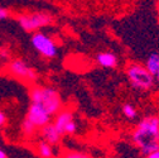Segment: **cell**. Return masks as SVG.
<instances>
[{"mask_svg": "<svg viewBox=\"0 0 159 158\" xmlns=\"http://www.w3.org/2000/svg\"><path fill=\"white\" fill-rule=\"evenodd\" d=\"M131 141L140 151V153L148 157L152 152L159 148V116H145L135 127Z\"/></svg>", "mask_w": 159, "mask_h": 158, "instance_id": "1", "label": "cell"}, {"mask_svg": "<svg viewBox=\"0 0 159 158\" xmlns=\"http://www.w3.org/2000/svg\"><path fill=\"white\" fill-rule=\"evenodd\" d=\"M30 101L41 103L52 114L56 115L62 109V100L58 91L49 86H33L29 92Z\"/></svg>", "mask_w": 159, "mask_h": 158, "instance_id": "2", "label": "cell"}, {"mask_svg": "<svg viewBox=\"0 0 159 158\" xmlns=\"http://www.w3.org/2000/svg\"><path fill=\"white\" fill-rule=\"evenodd\" d=\"M126 77L130 86L138 91H149L154 85V75L140 63H130L126 67Z\"/></svg>", "mask_w": 159, "mask_h": 158, "instance_id": "3", "label": "cell"}, {"mask_svg": "<svg viewBox=\"0 0 159 158\" xmlns=\"http://www.w3.org/2000/svg\"><path fill=\"white\" fill-rule=\"evenodd\" d=\"M16 21L25 32H35L43 27L49 26L53 19L47 13H29V14H20Z\"/></svg>", "mask_w": 159, "mask_h": 158, "instance_id": "4", "label": "cell"}, {"mask_svg": "<svg viewBox=\"0 0 159 158\" xmlns=\"http://www.w3.org/2000/svg\"><path fill=\"white\" fill-rule=\"evenodd\" d=\"M30 42L33 48L44 58H49L51 60V58H54L58 54V48L56 42L49 35L42 32H34L30 38Z\"/></svg>", "mask_w": 159, "mask_h": 158, "instance_id": "5", "label": "cell"}, {"mask_svg": "<svg viewBox=\"0 0 159 158\" xmlns=\"http://www.w3.org/2000/svg\"><path fill=\"white\" fill-rule=\"evenodd\" d=\"M8 72L16 77L20 78L24 81H30L34 82L38 80V73L34 68H32L27 62H24L23 60H13L9 65H8Z\"/></svg>", "mask_w": 159, "mask_h": 158, "instance_id": "6", "label": "cell"}, {"mask_svg": "<svg viewBox=\"0 0 159 158\" xmlns=\"http://www.w3.org/2000/svg\"><path fill=\"white\" fill-rule=\"evenodd\" d=\"M52 116H53V115L44 108L43 104H41V103H34V101L30 103L29 109H28L27 115H25L27 119H28L30 123H33L37 128H42V127H44L46 124L51 123Z\"/></svg>", "mask_w": 159, "mask_h": 158, "instance_id": "7", "label": "cell"}, {"mask_svg": "<svg viewBox=\"0 0 159 158\" xmlns=\"http://www.w3.org/2000/svg\"><path fill=\"white\" fill-rule=\"evenodd\" d=\"M73 120V114L71 110H67V109H61L56 115H54V120H53V124L54 127L58 129V132L61 133L62 135H65V130H66V127L68 125V123Z\"/></svg>", "mask_w": 159, "mask_h": 158, "instance_id": "8", "label": "cell"}, {"mask_svg": "<svg viewBox=\"0 0 159 158\" xmlns=\"http://www.w3.org/2000/svg\"><path fill=\"white\" fill-rule=\"evenodd\" d=\"M42 137H43V139L47 141L48 143H51L53 146H57L59 142H61L62 134L58 132V129L54 127L53 123H48L44 127H42Z\"/></svg>", "mask_w": 159, "mask_h": 158, "instance_id": "9", "label": "cell"}, {"mask_svg": "<svg viewBox=\"0 0 159 158\" xmlns=\"http://www.w3.org/2000/svg\"><path fill=\"white\" fill-rule=\"evenodd\" d=\"M96 62L104 68H114L117 65V57L112 52H100L96 54Z\"/></svg>", "mask_w": 159, "mask_h": 158, "instance_id": "10", "label": "cell"}, {"mask_svg": "<svg viewBox=\"0 0 159 158\" xmlns=\"http://www.w3.org/2000/svg\"><path fill=\"white\" fill-rule=\"evenodd\" d=\"M37 152L39 157H43V158H51L54 156V149H53V144L48 143L47 141H42L39 142L37 146Z\"/></svg>", "mask_w": 159, "mask_h": 158, "instance_id": "11", "label": "cell"}, {"mask_svg": "<svg viewBox=\"0 0 159 158\" xmlns=\"http://www.w3.org/2000/svg\"><path fill=\"white\" fill-rule=\"evenodd\" d=\"M145 67L149 70V72H152L153 75L157 73V71L159 70V53L153 52L148 56L147 62H145Z\"/></svg>", "mask_w": 159, "mask_h": 158, "instance_id": "12", "label": "cell"}, {"mask_svg": "<svg viewBox=\"0 0 159 158\" xmlns=\"http://www.w3.org/2000/svg\"><path fill=\"white\" fill-rule=\"evenodd\" d=\"M121 111H123L124 116L128 120H135L136 116H138V110H136V108H135L133 104H130V103L124 104Z\"/></svg>", "mask_w": 159, "mask_h": 158, "instance_id": "13", "label": "cell"}, {"mask_svg": "<svg viewBox=\"0 0 159 158\" xmlns=\"http://www.w3.org/2000/svg\"><path fill=\"white\" fill-rule=\"evenodd\" d=\"M37 129H38V128H37L33 123H30V122L27 119V118H24L23 124H22V130H23V134H24V135L30 137V135H33V134L35 133Z\"/></svg>", "mask_w": 159, "mask_h": 158, "instance_id": "14", "label": "cell"}, {"mask_svg": "<svg viewBox=\"0 0 159 158\" xmlns=\"http://www.w3.org/2000/svg\"><path fill=\"white\" fill-rule=\"evenodd\" d=\"M76 133H77V124H76V122H75V119H73V120H71V122L68 123V125L66 127L65 135H66V134L73 135V134H76Z\"/></svg>", "mask_w": 159, "mask_h": 158, "instance_id": "15", "label": "cell"}, {"mask_svg": "<svg viewBox=\"0 0 159 158\" xmlns=\"http://www.w3.org/2000/svg\"><path fill=\"white\" fill-rule=\"evenodd\" d=\"M9 18V10L7 8L0 7V21H7Z\"/></svg>", "mask_w": 159, "mask_h": 158, "instance_id": "16", "label": "cell"}, {"mask_svg": "<svg viewBox=\"0 0 159 158\" xmlns=\"http://www.w3.org/2000/svg\"><path fill=\"white\" fill-rule=\"evenodd\" d=\"M7 122H8V118H7L5 113L0 110V128H2V127H4V125L7 124Z\"/></svg>", "mask_w": 159, "mask_h": 158, "instance_id": "17", "label": "cell"}, {"mask_svg": "<svg viewBox=\"0 0 159 158\" xmlns=\"http://www.w3.org/2000/svg\"><path fill=\"white\" fill-rule=\"evenodd\" d=\"M148 158H159V148L155 149L154 152H152V153L148 156Z\"/></svg>", "mask_w": 159, "mask_h": 158, "instance_id": "18", "label": "cell"}, {"mask_svg": "<svg viewBox=\"0 0 159 158\" xmlns=\"http://www.w3.org/2000/svg\"><path fill=\"white\" fill-rule=\"evenodd\" d=\"M0 158H8V154H7L2 148H0Z\"/></svg>", "mask_w": 159, "mask_h": 158, "instance_id": "19", "label": "cell"}, {"mask_svg": "<svg viewBox=\"0 0 159 158\" xmlns=\"http://www.w3.org/2000/svg\"><path fill=\"white\" fill-rule=\"evenodd\" d=\"M154 77H155V80H157V82H158V84H159V70H158V71H157V73H155V75H154Z\"/></svg>", "mask_w": 159, "mask_h": 158, "instance_id": "20", "label": "cell"}]
</instances>
